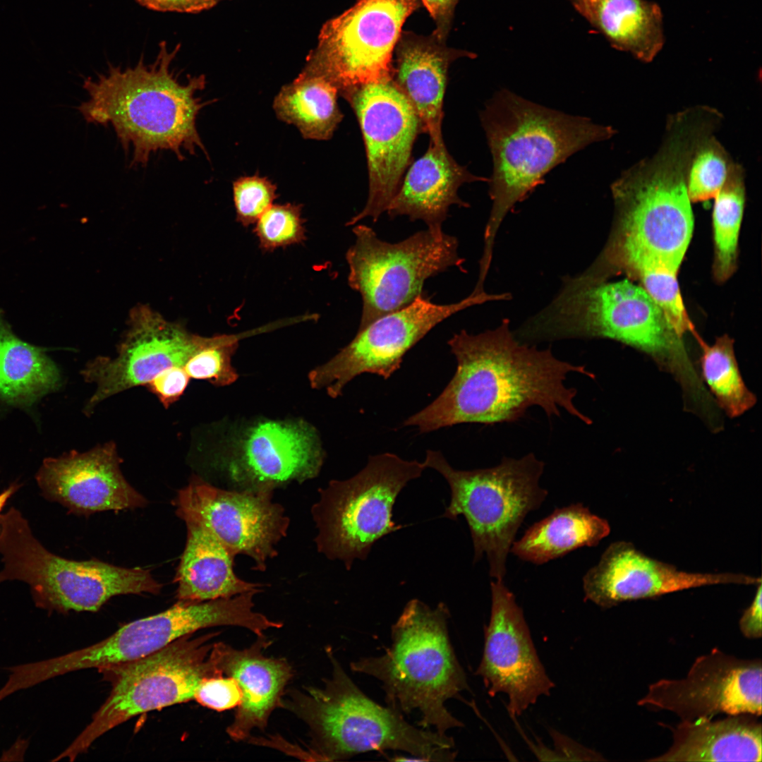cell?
I'll return each instance as SVG.
<instances>
[{"label":"cell","mask_w":762,"mask_h":762,"mask_svg":"<svg viewBox=\"0 0 762 762\" xmlns=\"http://www.w3.org/2000/svg\"><path fill=\"white\" fill-rule=\"evenodd\" d=\"M754 600L741 617L739 629L744 636L749 639H758L762 635V586L757 585Z\"/></svg>","instance_id":"obj_43"},{"label":"cell","mask_w":762,"mask_h":762,"mask_svg":"<svg viewBox=\"0 0 762 762\" xmlns=\"http://www.w3.org/2000/svg\"><path fill=\"white\" fill-rule=\"evenodd\" d=\"M448 345L456 360L454 376L432 403L404 425L428 433L460 423H511L532 406L540 407L548 418L560 416L562 409L592 423L574 402L576 389L564 382L572 373L593 379V373L585 365L557 358L549 348L519 341L509 319L477 334L461 330Z\"/></svg>","instance_id":"obj_1"},{"label":"cell","mask_w":762,"mask_h":762,"mask_svg":"<svg viewBox=\"0 0 762 762\" xmlns=\"http://www.w3.org/2000/svg\"><path fill=\"white\" fill-rule=\"evenodd\" d=\"M270 644L265 635L257 636L243 649L222 641L213 644L211 656L216 668L235 679L242 692L234 719L226 729L235 742L247 741L255 729L265 730L272 712L282 708L286 687L294 677L285 658L264 655Z\"/></svg>","instance_id":"obj_24"},{"label":"cell","mask_w":762,"mask_h":762,"mask_svg":"<svg viewBox=\"0 0 762 762\" xmlns=\"http://www.w3.org/2000/svg\"><path fill=\"white\" fill-rule=\"evenodd\" d=\"M569 1H571V3L572 4V5H573L574 4H575V3H576V2L577 1V0H569Z\"/></svg>","instance_id":"obj_45"},{"label":"cell","mask_w":762,"mask_h":762,"mask_svg":"<svg viewBox=\"0 0 762 762\" xmlns=\"http://www.w3.org/2000/svg\"><path fill=\"white\" fill-rule=\"evenodd\" d=\"M238 335L222 334L205 337L183 366L190 378L204 380L216 386L235 382L238 374L231 358L238 345Z\"/></svg>","instance_id":"obj_36"},{"label":"cell","mask_w":762,"mask_h":762,"mask_svg":"<svg viewBox=\"0 0 762 762\" xmlns=\"http://www.w3.org/2000/svg\"><path fill=\"white\" fill-rule=\"evenodd\" d=\"M179 47L169 51L163 41L150 65L140 59L133 67L111 66L97 78L84 80L88 99L77 109L87 123L113 127L126 152L132 150L131 166H145L159 150H169L182 161L184 152L195 155L199 148L209 157L196 121L200 111L214 100L195 97L205 87L204 75L181 83L171 69Z\"/></svg>","instance_id":"obj_3"},{"label":"cell","mask_w":762,"mask_h":762,"mask_svg":"<svg viewBox=\"0 0 762 762\" xmlns=\"http://www.w3.org/2000/svg\"><path fill=\"white\" fill-rule=\"evenodd\" d=\"M732 163L727 152L713 134L703 138L695 150L688 169L687 186L691 202L714 198Z\"/></svg>","instance_id":"obj_35"},{"label":"cell","mask_w":762,"mask_h":762,"mask_svg":"<svg viewBox=\"0 0 762 762\" xmlns=\"http://www.w3.org/2000/svg\"><path fill=\"white\" fill-rule=\"evenodd\" d=\"M491 610L476 675L490 696L502 693L512 716L524 713L555 687L535 648L522 609L503 581L490 583Z\"/></svg>","instance_id":"obj_19"},{"label":"cell","mask_w":762,"mask_h":762,"mask_svg":"<svg viewBox=\"0 0 762 762\" xmlns=\"http://www.w3.org/2000/svg\"><path fill=\"white\" fill-rule=\"evenodd\" d=\"M433 34L423 36L402 31L394 55L392 80L409 101L430 142L444 143L443 102L448 71L453 61L476 54L448 47Z\"/></svg>","instance_id":"obj_25"},{"label":"cell","mask_w":762,"mask_h":762,"mask_svg":"<svg viewBox=\"0 0 762 762\" xmlns=\"http://www.w3.org/2000/svg\"><path fill=\"white\" fill-rule=\"evenodd\" d=\"M708 133L705 123L691 114L671 115L658 151L612 183L615 215L600 253L605 260L646 262L679 271L694 229L688 169L695 150Z\"/></svg>","instance_id":"obj_2"},{"label":"cell","mask_w":762,"mask_h":762,"mask_svg":"<svg viewBox=\"0 0 762 762\" xmlns=\"http://www.w3.org/2000/svg\"><path fill=\"white\" fill-rule=\"evenodd\" d=\"M488 181L457 163L445 143L430 142L425 154L408 169L386 212L391 218L405 215L424 222L427 228L442 229L450 206L469 207L458 195L459 187Z\"/></svg>","instance_id":"obj_26"},{"label":"cell","mask_w":762,"mask_h":762,"mask_svg":"<svg viewBox=\"0 0 762 762\" xmlns=\"http://www.w3.org/2000/svg\"><path fill=\"white\" fill-rule=\"evenodd\" d=\"M749 714L682 720L664 754L650 761H761V724Z\"/></svg>","instance_id":"obj_27"},{"label":"cell","mask_w":762,"mask_h":762,"mask_svg":"<svg viewBox=\"0 0 762 762\" xmlns=\"http://www.w3.org/2000/svg\"><path fill=\"white\" fill-rule=\"evenodd\" d=\"M277 186L267 177L242 176L233 183L236 220L248 226L257 222L277 198Z\"/></svg>","instance_id":"obj_38"},{"label":"cell","mask_w":762,"mask_h":762,"mask_svg":"<svg viewBox=\"0 0 762 762\" xmlns=\"http://www.w3.org/2000/svg\"><path fill=\"white\" fill-rule=\"evenodd\" d=\"M254 594L190 603L179 600L170 608L131 622L107 639L88 647L53 658L18 665L15 677L28 689L76 670H98L152 654L173 641L209 627L232 626L256 631L260 612L254 610Z\"/></svg>","instance_id":"obj_12"},{"label":"cell","mask_w":762,"mask_h":762,"mask_svg":"<svg viewBox=\"0 0 762 762\" xmlns=\"http://www.w3.org/2000/svg\"><path fill=\"white\" fill-rule=\"evenodd\" d=\"M331 674L321 687L286 691L282 708L303 721L310 748L319 761H336L369 751H403L413 761H451L453 738L409 723L403 713L383 706L353 682L329 648Z\"/></svg>","instance_id":"obj_6"},{"label":"cell","mask_w":762,"mask_h":762,"mask_svg":"<svg viewBox=\"0 0 762 762\" xmlns=\"http://www.w3.org/2000/svg\"><path fill=\"white\" fill-rule=\"evenodd\" d=\"M761 577L743 574L681 571L652 558L631 543L617 541L583 578L584 600L607 609L620 603L653 598L679 591L715 584L761 583Z\"/></svg>","instance_id":"obj_22"},{"label":"cell","mask_w":762,"mask_h":762,"mask_svg":"<svg viewBox=\"0 0 762 762\" xmlns=\"http://www.w3.org/2000/svg\"><path fill=\"white\" fill-rule=\"evenodd\" d=\"M702 349V377L718 406L730 418H737L756 403V395L746 386L734 350V339L724 334L708 345L697 340Z\"/></svg>","instance_id":"obj_34"},{"label":"cell","mask_w":762,"mask_h":762,"mask_svg":"<svg viewBox=\"0 0 762 762\" xmlns=\"http://www.w3.org/2000/svg\"><path fill=\"white\" fill-rule=\"evenodd\" d=\"M242 692L236 680L220 675L203 679L195 689L193 699L199 704L216 711L236 708Z\"/></svg>","instance_id":"obj_39"},{"label":"cell","mask_w":762,"mask_h":762,"mask_svg":"<svg viewBox=\"0 0 762 762\" xmlns=\"http://www.w3.org/2000/svg\"><path fill=\"white\" fill-rule=\"evenodd\" d=\"M130 322L117 355L97 357L82 370L84 379L95 385L86 413L113 395L145 385L166 368L183 367L204 339L146 306L133 310Z\"/></svg>","instance_id":"obj_21"},{"label":"cell","mask_w":762,"mask_h":762,"mask_svg":"<svg viewBox=\"0 0 762 762\" xmlns=\"http://www.w3.org/2000/svg\"><path fill=\"white\" fill-rule=\"evenodd\" d=\"M505 298L504 293L471 292L458 302L437 304L421 295L409 306L358 329L346 346L310 372V385L326 389L329 396L336 398L361 374L387 379L400 368L406 353L443 320L471 306Z\"/></svg>","instance_id":"obj_16"},{"label":"cell","mask_w":762,"mask_h":762,"mask_svg":"<svg viewBox=\"0 0 762 762\" xmlns=\"http://www.w3.org/2000/svg\"><path fill=\"white\" fill-rule=\"evenodd\" d=\"M761 661L743 660L718 648L698 657L687 676L651 684L639 706L671 711L682 720L761 715Z\"/></svg>","instance_id":"obj_20"},{"label":"cell","mask_w":762,"mask_h":762,"mask_svg":"<svg viewBox=\"0 0 762 762\" xmlns=\"http://www.w3.org/2000/svg\"><path fill=\"white\" fill-rule=\"evenodd\" d=\"M433 18L435 29L433 34L446 42L452 28L455 8L459 0H420Z\"/></svg>","instance_id":"obj_41"},{"label":"cell","mask_w":762,"mask_h":762,"mask_svg":"<svg viewBox=\"0 0 762 762\" xmlns=\"http://www.w3.org/2000/svg\"><path fill=\"white\" fill-rule=\"evenodd\" d=\"M114 442L47 458L36 474L42 495L69 513L90 515L145 507L147 501L123 476Z\"/></svg>","instance_id":"obj_23"},{"label":"cell","mask_w":762,"mask_h":762,"mask_svg":"<svg viewBox=\"0 0 762 762\" xmlns=\"http://www.w3.org/2000/svg\"><path fill=\"white\" fill-rule=\"evenodd\" d=\"M215 1H216L217 2H218V1H222V0H215Z\"/></svg>","instance_id":"obj_46"},{"label":"cell","mask_w":762,"mask_h":762,"mask_svg":"<svg viewBox=\"0 0 762 762\" xmlns=\"http://www.w3.org/2000/svg\"><path fill=\"white\" fill-rule=\"evenodd\" d=\"M745 195L744 169L732 162L722 186L714 198L713 274L718 283L727 281L736 270Z\"/></svg>","instance_id":"obj_33"},{"label":"cell","mask_w":762,"mask_h":762,"mask_svg":"<svg viewBox=\"0 0 762 762\" xmlns=\"http://www.w3.org/2000/svg\"><path fill=\"white\" fill-rule=\"evenodd\" d=\"M425 468L423 462L386 452L369 457L351 478L329 481L311 508L318 551L341 561L347 570L356 560L367 559L377 540L402 528L392 520L393 506Z\"/></svg>","instance_id":"obj_10"},{"label":"cell","mask_w":762,"mask_h":762,"mask_svg":"<svg viewBox=\"0 0 762 762\" xmlns=\"http://www.w3.org/2000/svg\"><path fill=\"white\" fill-rule=\"evenodd\" d=\"M209 454L229 489L272 492L320 473L325 452L317 430L301 419L262 418L229 433Z\"/></svg>","instance_id":"obj_15"},{"label":"cell","mask_w":762,"mask_h":762,"mask_svg":"<svg viewBox=\"0 0 762 762\" xmlns=\"http://www.w3.org/2000/svg\"><path fill=\"white\" fill-rule=\"evenodd\" d=\"M450 613L446 604L432 608L412 599L391 627V646L378 656L361 657L352 671L377 679L387 706L402 713L418 711V725L447 734L464 723L447 708L451 698L462 699L469 691L448 631Z\"/></svg>","instance_id":"obj_7"},{"label":"cell","mask_w":762,"mask_h":762,"mask_svg":"<svg viewBox=\"0 0 762 762\" xmlns=\"http://www.w3.org/2000/svg\"><path fill=\"white\" fill-rule=\"evenodd\" d=\"M150 10L161 12L199 13L217 4L215 0H135Z\"/></svg>","instance_id":"obj_42"},{"label":"cell","mask_w":762,"mask_h":762,"mask_svg":"<svg viewBox=\"0 0 762 762\" xmlns=\"http://www.w3.org/2000/svg\"><path fill=\"white\" fill-rule=\"evenodd\" d=\"M420 0H358L322 27L303 71L325 78L343 95L392 78L401 28Z\"/></svg>","instance_id":"obj_14"},{"label":"cell","mask_w":762,"mask_h":762,"mask_svg":"<svg viewBox=\"0 0 762 762\" xmlns=\"http://www.w3.org/2000/svg\"><path fill=\"white\" fill-rule=\"evenodd\" d=\"M273 493L221 488L194 476L173 502L179 518L202 524L234 557L246 555L265 572L290 523Z\"/></svg>","instance_id":"obj_18"},{"label":"cell","mask_w":762,"mask_h":762,"mask_svg":"<svg viewBox=\"0 0 762 762\" xmlns=\"http://www.w3.org/2000/svg\"><path fill=\"white\" fill-rule=\"evenodd\" d=\"M573 6L612 47L641 62H651L665 45L663 15L654 1L577 0Z\"/></svg>","instance_id":"obj_29"},{"label":"cell","mask_w":762,"mask_h":762,"mask_svg":"<svg viewBox=\"0 0 762 762\" xmlns=\"http://www.w3.org/2000/svg\"><path fill=\"white\" fill-rule=\"evenodd\" d=\"M337 89L321 76L302 71L282 87L273 101L277 117L295 126L306 139H330L344 115Z\"/></svg>","instance_id":"obj_32"},{"label":"cell","mask_w":762,"mask_h":762,"mask_svg":"<svg viewBox=\"0 0 762 762\" xmlns=\"http://www.w3.org/2000/svg\"><path fill=\"white\" fill-rule=\"evenodd\" d=\"M59 371L44 350L20 339L0 309V398L28 406L55 390Z\"/></svg>","instance_id":"obj_31"},{"label":"cell","mask_w":762,"mask_h":762,"mask_svg":"<svg viewBox=\"0 0 762 762\" xmlns=\"http://www.w3.org/2000/svg\"><path fill=\"white\" fill-rule=\"evenodd\" d=\"M18 488V485H12L0 494V512L8 500L14 494Z\"/></svg>","instance_id":"obj_44"},{"label":"cell","mask_w":762,"mask_h":762,"mask_svg":"<svg viewBox=\"0 0 762 762\" xmlns=\"http://www.w3.org/2000/svg\"><path fill=\"white\" fill-rule=\"evenodd\" d=\"M480 119L492 158L488 179L492 201L484 231L479 272L489 271L499 228L507 214L541 184L545 175L591 143L612 138L615 130L497 91Z\"/></svg>","instance_id":"obj_4"},{"label":"cell","mask_w":762,"mask_h":762,"mask_svg":"<svg viewBox=\"0 0 762 762\" xmlns=\"http://www.w3.org/2000/svg\"><path fill=\"white\" fill-rule=\"evenodd\" d=\"M301 210L300 204H272L255 223L254 232L260 248L272 251L304 241L306 229Z\"/></svg>","instance_id":"obj_37"},{"label":"cell","mask_w":762,"mask_h":762,"mask_svg":"<svg viewBox=\"0 0 762 762\" xmlns=\"http://www.w3.org/2000/svg\"><path fill=\"white\" fill-rule=\"evenodd\" d=\"M183 636L144 658L106 667L102 672L111 682L108 698L90 722L53 761H74L106 732L129 719L193 699L200 682L223 675L211 657L214 637Z\"/></svg>","instance_id":"obj_11"},{"label":"cell","mask_w":762,"mask_h":762,"mask_svg":"<svg viewBox=\"0 0 762 762\" xmlns=\"http://www.w3.org/2000/svg\"><path fill=\"white\" fill-rule=\"evenodd\" d=\"M189 380L190 377L183 367L173 366L158 373L145 386L167 408L180 399Z\"/></svg>","instance_id":"obj_40"},{"label":"cell","mask_w":762,"mask_h":762,"mask_svg":"<svg viewBox=\"0 0 762 762\" xmlns=\"http://www.w3.org/2000/svg\"><path fill=\"white\" fill-rule=\"evenodd\" d=\"M185 523L186 543L174 578L179 600L205 602L261 589L262 584L236 574L235 557L205 526L194 521Z\"/></svg>","instance_id":"obj_28"},{"label":"cell","mask_w":762,"mask_h":762,"mask_svg":"<svg viewBox=\"0 0 762 762\" xmlns=\"http://www.w3.org/2000/svg\"><path fill=\"white\" fill-rule=\"evenodd\" d=\"M514 334L528 344L567 339L617 341L651 356L684 387L702 391L683 337L646 291L628 278L611 282L564 276L552 301Z\"/></svg>","instance_id":"obj_5"},{"label":"cell","mask_w":762,"mask_h":762,"mask_svg":"<svg viewBox=\"0 0 762 762\" xmlns=\"http://www.w3.org/2000/svg\"><path fill=\"white\" fill-rule=\"evenodd\" d=\"M423 464L440 473L450 488V502L441 517L464 516L473 541V562L485 554L490 576L503 581L519 528L548 495L539 485L544 463L528 453L520 459L504 456L491 468L461 471L454 468L442 452L428 450Z\"/></svg>","instance_id":"obj_8"},{"label":"cell","mask_w":762,"mask_h":762,"mask_svg":"<svg viewBox=\"0 0 762 762\" xmlns=\"http://www.w3.org/2000/svg\"><path fill=\"white\" fill-rule=\"evenodd\" d=\"M610 533L607 521L581 503L556 509L514 542L510 552L519 559L542 564L582 548L596 546Z\"/></svg>","instance_id":"obj_30"},{"label":"cell","mask_w":762,"mask_h":762,"mask_svg":"<svg viewBox=\"0 0 762 762\" xmlns=\"http://www.w3.org/2000/svg\"><path fill=\"white\" fill-rule=\"evenodd\" d=\"M348 249V284L362 299L358 329L400 310L423 295L425 281L451 267L466 272L456 237L442 229L427 228L404 240L389 243L364 224L353 226Z\"/></svg>","instance_id":"obj_13"},{"label":"cell","mask_w":762,"mask_h":762,"mask_svg":"<svg viewBox=\"0 0 762 762\" xmlns=\"http://www.w3.org/2000/svg\"><path fill=\"white\" fill-rule=\"evenodd\" d=\"M0 583H26L35 605L50 612H97L115 595L158 594L162 588L147 569L54 555L37 540L14 507L0 514Z\"/></svg>","instance_id":"obj_9"},{"label":"cell","mask_w":762,"mask_h":762,"mask_svg":"<svg viewBox=\"0 0 762 762\" xmlns=\"http://www.w3.org/2000/svg\"><path fill=\"white\" fill-rule=\"evenodd\" d=\"M353 109L363 135L369 189L363 210L348 225L376 222L387 211L411 162L421 133L419 119L392 78L358 87L341 95Z\"/></svg>","instance_id":"obj_17"}]
</instances>
